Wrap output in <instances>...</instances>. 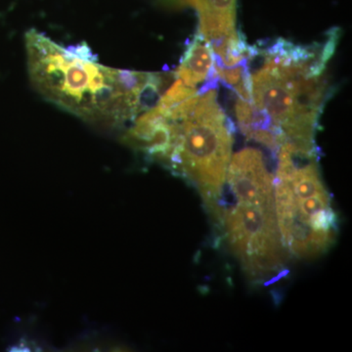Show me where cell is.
Instances as JSON below:
<instances>
[{"label":"cell","instance_id":"cell-2","mask_svg":"<svg viewBox=\"0 0 352 352\" xmlns=\"http://www.w3.org/2000/svg\"><path fill=\"white\" fill-rule=\"evenodd\" d=\"M340 34L332 30L322 43L300 45L278 38L265 47L252 46L261 60L250 72L252 102L284 143L315 145V133L329 94L326 66Z\"/></svg>","mask_w":352,"mask_h":352},{"label":"cell","instance_id":"cell-7","mask_svg":"<svg viewBox=\"0 0 352 352\" xmlns=\"http://www.w3.org/2000/svg\"><path fill=\"white\" fill-rule=\"evenodd\" d=\"M193 6L198 12L200 27L199 32L214 43L237 32L236 12L237 0H179Z\"/></svg>","mask_w":352,"mask_h":352},{"label":"cell","instance_id":"cell-1","mask_svg":"<svg viewBox=\"0 0 352 352\" xmlns=\"http://www.w3.org/2000/svg\"><path fill=\"white\" fill-rule=\"evenodd\" d=\"M28 69L48 101L80 119L120 126L153 107L170 76L122 71L97 63L87 46L65 48L36 30L25 34Z\"/></svg>","mask_w":352,"mask_h":352},{"label":"cell","instance_id":"cell-5","mask_svg":"<svg viewBox=\"0 0 352 352\" xmlns=\"http://www.w3.org/2000/svg\"><path fill=\"white\" fill-rule=\"evenodd\" d=\"M277 154L274 201L282 240L296 258H317L337 240L339 221L322 179L316 146L286 142Z\"/></svg>","mask_w":352,"mask_h":352},{"label":"cell","instance_id":"cell-6","mask_svg":"<svg viewBox=\"0 0 352 352\" xmlns=\"http://www.w3.org/2000/svg\"><path fill=\"white\" fill-rule=\"evenodd\" d=\"M173 75L188 87L199 89V85L206 82L208 87L217 88L215 85L219 78L214 71V52L208 39L200 32L187 45Z\"/></svg>","mask_w":352,"mask_h":352},{"label":"cell","instance_id":"cell-4","mask_svg":"<svg viewBox=\"0 0 352 352\" xmlns=\"http://www.w3.org/2000/svg\"><path fill=\"white\" fill-rule=\"evenodd\" d=\"M156 105L173 120V141L163 164L198 190L208 214L220 223L235 129L217 90L199 92L171 107Z\"/></svg>","mask_w":352,"mask_h":352},{"label":"cell","instance_id":"cell-8","mask_svg":"<svg viewBox=\"0 0 352 352\" xmlns=\"http://www.w3.org/2000/svg\"><path fill=\"white\" fill-rule=\"evenodd\" d=\"M235 115L241 132L249 139L277 152L283 144L281 138L252 101L238 99Z\"/></svg>","mask_w":352,"mask_h":352},{"label":"cell","instance_id":"cell-3","mask_svg":"<svg viewBox=\"0 0 352 352\" xmlns=\"http://www.w3.org/2000/svg\"><path fill=\"white\" fill-rule=\"evenodd\" d=\"M226 183L233 200L222 208L220 223L231 251L252 281L277 279L288 263L289 252L277 223L274 177L263 153L252 147L236 153Z\"/></svg>","mask_w":352,"mask_h":352}]
</instances>
